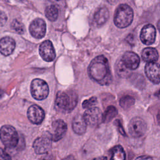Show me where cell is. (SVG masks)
<instances>
[{
  "label": "cell",
  "mask_w": 160,
  "mask_h": 160,
  "mask_svg": "<svg viewBox=\"0 0 160 160\" xmlns=\"http://www.w3.org/2000/svg\"><path fill=\"white\" fill-rule=\"evenodd\" d=\"M88 72L92 80L102 86L108 85L112 81L108 61L102 55L96 56L91 61L88 66Z\"/></svg>",
  "instance_id": "cell-1"
},
{
  "label": "cell",
  "mask_w": 160,
  "mask_h": 160,
  "mask_svg": "<svg viewBox=\"0 0 160 160\" xmlns=\"http://www.w3.org/2000/svg\"><path fill=\"white\" fill-rule=\"evenodd\" d=\"M133 11L126 4H120L116 10L114 16V22L119 28H125L129 26L133 20Z\"/></svg>",
  "instance_id": "cell-2"
},
{
  "label": "cell",
  "mask_w": 160,
  "mask_h": 160,
  "mask_svg": "<svg viewBox=\"0 0 160 160\" xmlns=\"http://www.w3.org/2000/svg\"><path fill=\"white\" fill-rule=\"evenodd\" d=\"M77 96L76 94L66 93L63 91L58 92L55 99L56 108L63 112H70L76 106Z\"/></svg>",
  "instance_id": "cell-3"
},
{
  "label": "cell",
  "mask_w": 160,
  "mask_h": 160,
  "mask_svg": "<svg viewBox=\"0 0 160 160\" xmlns=\"http://www.w3.org/2000/svg\"><path fill=\"white\" fill-rule=\"evenodd\" d=\"M1 139L8 148H15L19 142V136L15 128L10 125H4L1 129Z\"/></svg>",
  "instance_id": "cell-4"
},
{
  "label": "cell",
  "mask_w": 160,
  "mask_h": 160,
  "mask_svg": "<svg viewBox=\"0 0 160 160\" xmlns=\"http://www.w3.org/2000/svg\"><path fill=\"white\" fill-rule=\"evenodd\" d=\"M31 93L37 100L46 99L49 94V87L46 81L41 79H34L31 84Z\"/></svg>",
  "instance_id": "cell-5"
},
{
  "label": "cell",
  "mask_w": 160,
  "mask_h": 160,
  "mask_svg": "<svg viewBox=\"0 0 160 160\" xmlns=\"http://www.w3.org/2000/svg\"><path fill=\"white\" fill-rule=\"evenodd\" d=\"M147 129V125L144 119L139 117H134L130 121L128 130L131 136L139 138L143 136Z\"/></svg>",
  "instance_id": "cell-6"
},
{
  "label": "cell",
  "mask_w": 160,
  "mask_h": 160,
  "mask_svg": "<svg viewBox=\"0 0 160 160\" xmlns=\"http://www.w3.org/2000/svg\"><path fill=\"white\" fill-rule=\"evenodd\" d=\"M103 114L98 107L88 109L84 113L83 117L88 125L96 126L102 122Z\"/></svg>",
  "instance_id": "cell-7"
},
{
  "label": "cell",
  "mask_w": 160,
  "mask_h": 160,
  "mask_svg": "<svg viewBox=\"0 0 160 160\" xmlns=\"http://www.w3.org/2000/svg\"><path fill=\"white\" fill-rule=\"evenodd\" d=\"M66 131L67 124L66 122L61 119H58L54 121L52 124L49 136L52 141H58L64 137Z\"/></svg>",
  "instance_id": "cell-8"
},
{
  "label": "cell",
  "mask_w": 160,
  "mask_h": 160,
  "mask_svg": "<svg viewBox=\"0 0 160 160\" xmlns=\"http://www.w3.org/2000/svg\"><path fill=\"white\" fill-rule=\"evenodd\" d=\"M39 52L42 59L47 62L52 61L55 59V50L52 43L49 40H46L40 44Z\"/></svg>",
  "instance_id": "cell-9"
},
{
  "label": "cell",
  "mask_w": 160,
  "mask_h": 160,
  "mask_svg": "<svg viewBox=\"0 0 160 160\" xmlns=\"http://www.w3.org/2000/svg\"><path fill=\"white\" fill-rule=\"evenodd\" d=\"M46 31V25L44 21L40 18L33 20L29 26V32L36 39L42 38Z\"/></svg>",
  "instance_id": "cell-10"
},
{
  "label": "cell",
  "mask_w": 160,
  "mask_h": 160,
  "mask_svg": "<svg viewBox=\"0 0 160 160\" xmlns=\"http://www.w3.org/2000/svg\"><path fill=\"white\" fill-rule=\"evenodd\" d=\"M51 141L49 135L42 136L38 138L33 143V149L38 154H42L47 152L51 147Z\"/></svg>",
  "instance_id": "cell-11"
},
{
  "label": "cell",
  "mask_w": 160,
  "mask_h": 160,
  "mask_svg": "<svg viewBox=\"0 0 160 160\" xmlns=\"http://www.w3.org/2000/svg\"><path fill=\"white\" fill-rule=\"evenodd\" d=\"M144 71L147 78L154 84L160 82V64L154 62H148L145 66Z\"/></svg>",
  "instance_id": "cell-12"
},
{
  "label": "cell",
  "mask_w": 160,
  "mask_h": 160,
  "mask_svg": "<svg viewBox=\"0 0 160 160\" xmlns=\"http://www.w3.org/2000/svg\"><path fill=\"white\" fill-rule=\"evenodd\" d=\"M27 116L28 119L34 124H41L44 119L45 114L44 110L38 105L31 106L28 110Z\"/></svg>",
  "instance_id": "cell-13"
},
{
  "label": "cell",
  "mask_w": 160,
  "mask_h": 160,
  "mask_svg": "<svg viewBox=\"0 0 160 160\" xmlns=\"http://www.w3.org/2000/svg\"><path fill=\"white\" fill-rule=\"evenodd\" d=\"M156 29L151 24L145 25L141 29L140 39L142 42L146 45H151L154 43L156 39Z\"/></svg>",
  "instance_id": "cell-14"
},
{
  "label": "cell",
  "mask_w": 160,
  "mask_h": 160,
  "mask_svg": "<svg viewBox=\"0 0 160 160\" xmlns=\"http://www.w3.org/2000/svg\"><path fill=\"white\" fill-rule=\"evenodd\" d=\"M121 60L126 67L129 70L137 69L140 63V59L138 55L132 51H126L122 55Z\"/></svg>",
  "instance_id": "cell-15"
},
{
  "label": "cell",
  "mask_w": 160,
  "mask_h": 160,
  "mask_svg": "<svg viewBox=\"0 0 160 160\" xmlns=\"http://www.w3.org/2000/svg\"><path fill=\"white\" fill-rule=\"evenodd\" d=\"M16 42L14 40L8 36L4 37L1 39L0 51L4 56H9L12 53L15 49Z\"/></svg>",
  "instance_id": "cell-16"
},
{
  "label": "cell",
  "mask_w": 160,
  "mask_h": 160,
  "mask_svg": "<svg viewBox=\"0 0 160 160\" xmlns=\"http://www.w3.org/2000/svg\"><path fill=\"white\" fill-rule=\"evenodd\" d=\"M87 125L83 116L80 114L76 116L72 121V128L74 132L79 135H81L85 132Z\"/></svg>",
  "instance_id": "cell-17"
},
{
  "label": "cell",
  "mask_w": 160,
  "mask_h": 160,
  "mask_svg": "<svg viewBox=\"0 0 160 160\" xmlns=\"http://www.w3.org/2000/svg\"><path fill=\"white\" fill-rule=\"evenodd\" d=\"M109 18V11L106 7L99 8L94 15V21L98 26H102Z\"/></svg>",
  "instance_id": "cell-18"
},
{
  "label": "cell",
  "mask_w": 160,
  "mask_h": 160,
  "mask_svg": "<svg viewBox=\"0 0 160 160\" xmlns=\"http://www.w3.org/2000/svg\"><path fill=\"white\" fill-rule=\"evenodd\" d=\"M141 56L142 59L148 62H156L159 58L158 52L157 50L151 47H148L144 48L141 54Z\"/></svg>",
  "instance_id": "cell-19"
},
{
  "label": "cell",
  "mask_w": 160,
  "mask_h": 160,
  "mask_svg": "<svg viewBox=\"0 0 160 160\" xmlns=\"http://www.w3.org/2000/svg\"><path fill=\"white\" fill-rule=\"evenodd\" d=\"M111 157L110 160H126V153L123 148L117 145L111 150Z\"/></svg>",
  "instance_id": "cell-20"
},
{
  "label": "cell",
  "mask_w": 160,
  "mask_h": 160,
  "mask_svg": "<svg viewBox=\"0 0 160 160\" xmlns=\"http://www.w3.org/2000/svg\"><path fill=\"white\" fill-rule=\"evenodd\" d=\"M45 15L49 21H54L58 17V9L54 4L49 5L45 9Z\"/></svg>",
  "instance_id": "cell-21"
},
{
  "label": "cell",
  "mask_w": 160,
  "mask_h": 160,
  "mask_svg": "<svg viewBox=\"0 0 160 160\" xmlns=\"http://www.w3.org/2000/svg\"><path fill=\"white\" fill-rule=\"evenodd\" d=\"M116 71L119 76L121 78H127L130 75V70L128 69L120 59L116 64Z\"/></svg>",
  "instance_id": "cell-22"
},
{
  "label": "cell",
  "mask_w": 160,
  "mask_h": 160,
  "mask_svg": "<svg viewBox=\"0 0 160 160\" xmlns=\"http://www.w3.org/2000/svg\"><path fill=\"white\" fill-rule=\"evenodd\" d=\"M118 114V111L116 108L113 106H108L105 110L103 116H102V122H108L111 121Z\"/></svg>",
  "instance_id": "cell-23"
},
{
  "label": "cell",
  "mask_w": 160,
  "mask_h": 160,
  "mask_svg": "<svg viewBox=\"0 0 160 160\" xmlns=\"http://www.w3.org/2000/svg\"><path fill=\"white\" fill-rule=\"evenodd\" d=\"M134 98L130 96H125L120 99L119 104L124 109H128L134 105Z\"/></svg>",
  "instance_id": "cell-24"
},
{
  "label": "cell",
  "mask_w": 160,
  "mask_h": 160,
  "mask_svg": "<svg viewBox=\"0 0 160 160\" xmlns=\"http://www.w3.org/2000/svg\"><path fill=\"white\" fill-rule=\"evenodd\" d=\"M11 28L18 34H22L24 31V26L23 24L17 19L13 20L11 23Z\"/></svg>",
  "instance_id": "cell-25"
},
{
  "label": "cell",
  "mask_w": 160,
  "mask_h": 160,
  "mask_svg": "<svg viewBox=\"0 0 160 160\" xmlns=\"http://www.w3.org/2000/svg\"><path fill=\"white\" fill-rule=\"evenodd\" d=\"M97 102V99L96 97H92L89 99L85 100L83 101L82 106L84 109H89L94 107V105Z\"/></svg>",
  "instance_id": "cell-26"
},
{
  "label": "cell",
  "mask_w": 160,
  "mask_h": 160,
  "mask_svg": "<svg viewBox=\"0 0 160 160\" xmlns=\"http://www.w3.org/2000/svg\"><path fill=\"white\" fill-rule=\"evenodd\" d=\"M1 160H11L10 155L3 149H1Z\"/></svg>",
  "instance_id": "cell-27"
},
{
  "label": "cell",
  "mask_w": 160,
  "mask_h": 160,
  "mask_svg": "<svg viewBox=\"0 0 160 160\" xmlns=\"http://www.w3.org/2000/svg\"><path fill=\"white\" fill-rule=\"evenodd\" d=\"M116 124L117 125V126L118 127V129H119V132H120V133H121L122 135H126V133H125V132H124V129L122 128V126H121V122H120V121L118 119L116 121Z\"/></svg>",
  "instance_id": "cell-28"
},
{
  "label": "cell",
  "mask_w": 160,
  "mask_h": 160,
  "mask_svg": "<svg viewBox=\"0 0 160 160\" xmlns=\"http://www.w3.org/2000/svg\"><path fill=\"white\" fill-rule=\"evenodd\" d=\"M135 160H153L152 158L148 156H141L137 158Z\"/></svg>",
  "instance_id": "cell-29"
},
{
  "label": "cell",
  "mask_w": 160,
  "mask_h": 160,
  "mask_svg": "<svg viewBox=\"0 0 160 160\" xmlns=\"http://www.w3.org/2000/svg\"><path fill=\"white\" fill-rule=\"evenodd\" d=\"M4 19H6V16L5 14H3L2 12H1V25H2V26L3 24H4L3 21H4V22H6V21L4 20Z\"/></svg>",
  "instance_id": "cell-30"
},
{
  "label": "cell",
  "mask_w": 160,
  "mask_h": 160,
  "mask_svg": "<svg viewBox=\"0 0 160 160\" xmlns=\"http://www.w3.org/2000/svg\"><path fill=\"white\" fill-rule=\"evenodd\" d=\"M62 160H75V159H74V158L73 156L69 155V156H68L62 159Z\"/></svg>",
  "instance_id": "cell-31"
},
{
  "label": "cell",
  "mask_w": 160,
  "mask_h": 160,
  "mask_svg": "<svg viewBox=\"0 0 160 160\" xmlns=\"http://www.w3.org/2000/svg\"><path fill=\"white\" fill-rule=\"evenodd\" d=\"M92 160H108V159L106 156H101V157H99V158H94Z\"/></svg>",
  "instance_id": "cell-32"
},
{
  "label": "cell",
  "mask_w": 160,
  "mask_h": 160,
  "mask_svg": "<svg viewBox=\"0 0 160 160\" xmlns=\"http://www.w3.org/2000/svg\"><path fill=\"white\" fill-rule=\"evenodd\" d=\"M157 122L160 125V109L159 110L157 114Z\"/></svg>",
  "instance_id": "cell-33"
},
{
  "label": "cell",
  "mask_w": 160,
  "mask_h": 160,
  "mask_svg": "<svg viewBox=\"0 0 160 160\" xmlns=\"http://www.w3.org/2000/svg\"><path fill=\"white\" fill-rule=\"evenodd\" d=\"M155 96L159 98H160V89L159 91H158L156 93H155Z\"/></svg>",
  "instance_id": "cell-34"
},
{
  "label": "cell",
  "mask_w": 160,
  "mask_h": 160,
  "mask_svg": "<svg viewBox=\"0 0 160 160\" xmlns=\"http://www.w3.org/2000/svg\"><path fill=\"white\" fill-rule=\"evenodd\" d=\"M157 27H158V30L160 32V20H159V21L157 23Z\"/></svg>",
  "instance_id": "cell-35"
}]
</instances>
